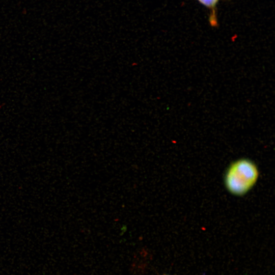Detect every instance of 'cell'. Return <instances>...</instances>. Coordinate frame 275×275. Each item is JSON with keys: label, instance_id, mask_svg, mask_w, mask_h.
<instances>
[{"label": "cell", "instance_id": "obj_1", "mask_svg": "<svg viewBox=\"0 0 275 275\" xmlns=\"http://www.w3.org/2000/svg\"><path fill=\"white\" fill-rule=\"evenodd\" d=\"M259 177L256 164L246 158L237 159L228 168L224 177L227 189L235 196H242L250 191Z\"/></svg>", "mask_w": 275, "mask_h": 275}, {"label": "cell", "instance_id": "obj_2", "mask_svg": "<svg viewBox=\"0 0 275 275\" xmlns=\"http://www.w3.org/2000/svg\"><path fill=\"white\" fill-rule=\"evenodd\" d=\"M198 1L206 8H213L216 6L219 0H198Z\"/></svg>", "mask_w": 275, "mask_h": 275}, {"label": "cell", "instance_id": "obj_3", "mask_svg": "<svg viewBox=\"0 0 275 275\" xmlns=\"http://www.w3.org/2000/svg\"><path fill=\"white\" fill-rule=\"evenodd\" d=\"M2 106H3V104L0 105V107H2Z\"/></svg>", "mask_w": 275, "mask_h": 275}, {"label": "cell", "instance_id": "obj_4", "mask_svg": "<svg viewBox=\"0 0 275 275\" xmlns=\"http://www.w3.org/2000/svg\"><path fill=\"white\" fill-rule=\"evenodd\" d=\"M165 275V274H164Z\"/></svg>", "mask_w": 275, "mask_h": 275}]
</instances>
